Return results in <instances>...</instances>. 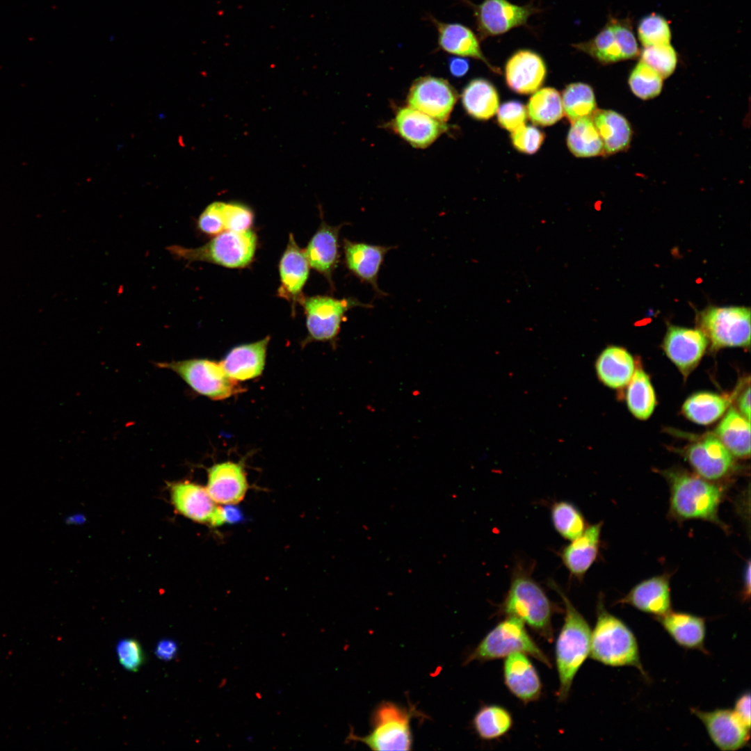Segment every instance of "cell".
I'll return each mask as SVG.
<instances>
[{"instance_id": "14", "label": "cell", "mask_w": 751, "mask_h": 751, "mask_svg": "<svg viewBox=\"0 0 751 751\" xmlns=\"http://www.w3.org/2000/svg\"><path fill=\"white\" fill-rule=\"evenodd\" d=\"M172 504L177 510L196 522L218 526L225 523L223 508L218 506L206 488L188 481L172 485Z\"/></svg>"}, {"instance_id": "43", "label": "cell", "mask_w": 751, "mask_h": 751, "mask_svg": "<svg viewBox=\"0 0 751 751\" xmlns=\"http://www.w3.org/2000/svg\"><path fill=\"white\" fill-rule=\"evenodd\" d=\"M638 35L644 47L670 44L671 39L668 21L656 13L649 14L641 19L638 25Z\"/></svg>"}, {"instance_id": "16", "label": "cell", "mask_w": 751, "mask_h": 751, "mask_svg": "<svg viewBox=\"0 0 751 751\" xmlns=\"http://www.w3.org/2000/svg\"><path fill=\"white\" fill-rule=\"evenodd\" d=\"M703 723L713 744L722 751H734L745 747L750 740V729L728 709L704 711L691 709Z\"/></svg>"}, {"instance_id": "11", "label": "cell", "mask_w": 751, "mask_h": 751, "mask_svg": "<svg viewBox=\"0 0 751 751\" xmlns=\"http://www.w3.org/2000/svg\"><path fill=\"white\" fill-rule=\"evenodd\" d=\"M465 1L473 8L481 40L526 25L530 16L538 11L531 5L518 6L508 0H484L478 5Z\"/></svg>"}, {"instance_id": "55", "label": "cell", "mask_w": 751, "mask_h": 751, "mask_svg": "<svg viewBox=\"0 0 751 751\" xmlns=\"http://www.w3.org/2000/svg\"><path fill=\"white\" fill-rule=\"evenodd\" d=\"M743 597L746 599L750 597V563L748 562L747 566L745 569L744 577H743Z\"/></svg>"}, {"instance_id": "30", "label": "cell", "mask_w": 751, "mask_h": 751, "mask_svg": "<svg viewBox=\"0 0 751 751\" xmlns=\"http://www.w3.org/2000/svg\"><path fill=\"white\" fill-rule=\"evenodd\" d=\"M601 139L604 155L626 150L631 140L632 130L628 120L612 110H596L591 116Z\"/></svg>"}, {"instance_id": "13", "label": "cell", "mask_w": 751, "mask_h": 751, "mask_svg": "<svg viewBox=\"0 0 751 751\" xmlns=\"http://www.w3.org/2000/svg\"><path fill=\"white\" fill-rule=\"evenodd\" d=\"M395 245H381L343 239L344 264L348 272L362 282L371 285L378 296L388 294L380 289L378 280L379 272L387 252Z\"/></svg>"}, {"instance_id": "48", "label": "cell", "mask_w": 751, "mask_h": 751, "mask_svg": "<svg viewBox=\"0 0 751 751\" xmlns=\"http://www.w3.org/2000/svg\"><path fill=\"white\" fill-rule=\"evenodd\" d=\"M117 654L121 665L128 670H138L145 661L143 651L138 641L132 638L120 640L117 645Z\"/></svg>"}, {"instance_id": "15", "label": "cell", "mask_w": 751, "mask_h": 751, "mask_svg": "<svg viewBox=\"0 0 751 751\" xmlns=\"http://www.w3.org/2000/svg\"><path fill=\"white\" fill-rule=\"evenodd\" d=\"M685 456L696 474L709 481L725 478L734 467V455L713 435L690 445Z\"/></svg>"}, {"instance_id": "32", "label": "cell", "mask_w": 751, "mask_h": 751, "mask_svg": "<svg viewBox=\"0 0 751 751\" xmlns=\"http://www.w3.org/2000/svg\"><path fill=\"white\" fill-rule=\"evenodd\" d=\"M462 103L467 113L478 120L492 118L499 108L498 93L489 81L483 79L471 80L462 93Z\"/></svg>"}, {"instance_id": "20", "label": "cell", "mask_w": 751, "mask_h": 751, "mask_svg": "<svg viewBox=\"0 0 751 751\" xmlns=\"http://www.w3.org/2000/svg\"><path fill=\"white\" fill-rule=\"evenodd\" d=\"M206 489L216 503H239L248 489L243 467L239 462L231 461L215 464L208 469Z\"/></svg>"}, {"instance_id": "29", "label": "cell", "mask_w": 751, "mask_h": 751, "mask_svg": "<svg viewBox=\"0 0 751 751\" xmlns=\"http://www.w3.org/2000/svg\"><path fill=\"white\" fill-rule=\"evenodd\" d=\"M595 369L603 384L612 389H621L629 383L636 369L634 360L627 350L611 346L599 355Z\"/></svg>"}, {"instance_id": "1", "label": "cell", "mask_w": 751, "mask_h": 751, "mask_svg": "<svg viewBox=\"0 0 751 751\" xmlns=\"http://www.w3.org/2000/svg\"><path fill=\"white\" fill-rule=\"evenodd\" d=\"M670 490V514L677 520L702 519L725 529L718 515L722 489L697 474L681 469L661 472Z\"/></svg>"}, {"instance_id": "28", "label": "cell", "mask_w": 751, "mask_h": 751, "mask_svg": "<svg viewBox=\"0 0 751 751\" xmlns=\"http://www.w3.org/2000/svg\"><path fill=\"white\" fill-rule=\"evenodd\" d=\"M655 617L678 645L706 653L704 648L706 623L703 617L671 610Z\"/></svg>"}, {"instance_id": "47", "label": "cell", "mask_w": 751, "mask_h": 751, "mask_svg": "<svg viewBox=\"0 0 751 751\" xmlns=\"http://www.w3.org/2000/svg\"><path fill=\"white\" fill-rule=\"evenodd\" d=\"M527 111L525 106L517 101L503 104L497 111V119L500 126L511 132L525 124Z\"/></svg>"}, {"instance_id": "33", "label": "cell", "mask_w": 751, "mask_h": 751, "mask_svg": "<svg viewBox=\"0 0 751 751\" xmlns=\"http://www.w3.org/2000/svg\"><path fill=\"white\" fill-rule=\"evenodd\" d=\"M729 403V399L725 396L710 392H699L685 401L683 412L692 421L708 425L719 419Z\"/></svg>"}, {"instance_id": "23", "label": "cell", "mask_w": 751, "mask_h": 751, "mask_svg": "<svg viewBox=\"0 0 751 751\" xmlns=\"http://www.w3.org/2000/svg\"><path fill=\"white\" fill-rule=\"evenodd\" d=\"M503 679L507 688L524 703L537 700L542 692L539 675L527 654L514 652L506 656Z\"/></svg>"}, {"instance_id": "35", "label": "cell", "mask_w": 751, "mask_h": 751, "mask_svg": "<svg viewBox=\"0 0 751 751\" xmlns=\"http://www.w3.org/2000/svg\"><path fill=\"white\" fill-rule=\"evenodd\" d=\"M473 727L483 740L499 738L511 729L513 720L511 713L504 707L496 704L485 705L475 714Z\"/></svg>"}, {"instance_id": "40", "label": "cell", "mask_w": 751, "mask_h": 751, "mask_svg": "<svg viewBox=\"0 0 751 751\" xmlns=\"http://www.w3.org/2000/svg\"><path fill=\"white\" fill-rule=\"evenodd\" d=\"M551 519L557 533L570 541L580 536L587 528L581 510L569 501L555 502L551 508Z\"/></svg>"}, {"instance_id": "49", "label": "cell", "mask_w": 751, "mask_h": 751, "mask_svg": "<svg viewBox=\"0 0 751 751\" xmlns=\"http://www.w3.org/2000/svg\"><path fill=\"white\" fill-rule=\"evenodd\" d=\"M512 143L519 151L526 154H533L540 147L544 139V134L534 126L525 124L512 132Z\"/></svg>"}, {"instance_id": "6", "label": "cell", "mask_w": 751, "mask_h": 751, "mask_svg": "<svg viewBox=\"0 0 751 751\" xmlns=\"http://www.w3.org/2000/svg\"><path fill=\"white\" fill-rule=\"evenodd\" d=\"M417 713L414 707L407 709L391 702H382L373 712L371 732L364 736L350 733L348 738L373 750H410L412 745L410 724Z\"/></svg>"}, {"instance_id": "37", "label": "cell", "mask_w": 751, "mask_h": 751, "mask_svg": "<svg viewBox=\"0 0 751 751\" xmlns=\"http://www.w3.org/2000/svg\"><path fill=\"white\" fill-rule=\"evenodd\" d=\"M526 111L536 124L549 126L556 123L564 114L559 92L552 88L538 90L530 98Z\"/></svg>"}, {"instance_id": "19", "label": "cell", "mask_w": 751, "mask_h": 751, "mask_svg": "<svg viewBox=\"0 0 751 751\" xmlns=\"http://www.w3.org/2000/svg\"><path fill=\"white\" fill-rule=\"evenodd\" d=\"M346 225L334 226L322 221L303 250L309 266L327 279L332 290L334 289L332 275L340 259L339 232Z\"/></svg>"}, {"instance_id": "54", "label": "cell", "mask_w": 751, "mask_h": 751, "mask_svg": "<svg viewBox=\"0 0 751 751\" xmlns=\"http://www.w3.org/2000/svg\"><path fill=\"white\" fill-rule=\"evenodd\" d=\"M223 515L225 522L228 523H237L243 519V515L240 510L232 505H227L226 507L223 508Z\"/></svg>"}, {"instance_id": "9", "label": "cell", "mask_w": 751, "mask_h": 751, "mask_svg": "<svg viewBox=\"0 0 751 751\" xmlns=\"http://www.w3.org/2000/svg\"><path fill=\"white\" fill-rule=\"evenodd\" d=\"M700 325L714 349L750 346L749 307H708L700 313Z\"/></svg>"}, {"instance_id": "52", "label": "cell", "mask_w": 751, "mask_h": 751, "mask_svg": "<svg viewBox=\"0 0 751 751\" xmlns=\"http://www.w3.org/2000/svg\"><path fill=\"white\" fill-rule=\"evenodd\" d=\"M449 68L453 76L461 77L468 72L469 63L462 57H452L449 60Z\"/></svg>"}, {"instance_id": "12", "label": "cell", "mask_w": 751, "mask_h": 751, "mask_svg": "<svg viewBox=\"0 0 751 751\" xmlns=\"http://www.w3.org/2000/svg\"><path fill=\"white\" fill-rule=\"evenodd\" d=\"M456 101V91L449 82L433 76L416 79L407 95L408 106L442 122L449 118Z\"/></svg>"}, {"instance_id": "36", "label": "cell", "mask_w": 751, "mask_h": 751, "mask_svg": "<svg viewBox=\"0 0 751 751\" xmlns=\"http://www.w3.org/2000/svg\"><path fill=\"white\" fill-rule=\"evenodd\" d=\"M627 403L630 412L638 419H647L656 406V395L648 375L638 368L628 383Z\"/></svg>"}, {"instance_id": "42", "label": "cell", "mask_w": 751, "mask_h": 751, "mask_svg": "<svg viewBox=\"0 0 751 751\" xmlns=\"http://www.w3.org/2000/svg\"><path fill=\"white\" fill-rule=\"evenodd\" d=\"M640 56V60L656 71L663 79L670 76L677 67V55L670 44L644 47Z\"/></svg>"}, {"instance_id": "3", "label": "cell", "mask_w": 751, "mask_h": 751, "mask_svg": "<svg viewBox=\"0 0 751 751\" xmlns=\"http://www.w3.org/2000/svg\"><path fill=\"white\" fill-rule=\"evenodd\" d=\"M590 655L606 665L633 666L647 676L633 633L623 621L605 608L602 595H599L597 604V620L591 631Z\"/></svg>"}, {"instance_id": "17", "label": "cell", "mask_w": 751, "mask_h": 751, "mask_svg": "<svg viewBox=\"0 0 751 751\" xmlns=\"http://www.w3.org/2000/svg\"><path fill=\"white\" fill-rule=\"evenodd\" d=\"M309 267L304 250L298 245L291 233L279 262L280 285L277 296L288 301L293 314L305 296L302 289L309 277Z\"/></svg>"}, {"instance_id": "10", "label": "cell", "mask_w": 751, "mask_h": 751, "mask_svg": "<svg viewBox=\"0 0 751 751\" xmlns=\"http://www.w3.org/2000/svg\"><path fill=\"white\" fill-rule=\"evenodd\" d=\"M196 392L213 400H223L243 391L230 378L222 364L207 359H192L165 364Z\"/></svg>"}, {"instance_id": "34", "label": "cell", "mask_w": 751, "mask_h": 751, "mask_svg": "<svg viewBox=\"0 0 751 751\" xmlns=\"http://www.w3.org/2000/svg\"><path fill=\"white\" fill-rule=\"evenodd\" d=\"M567 143L569 150L578 157L604 155L603 143L591 117L572 122Z\"/></svg>"}, {"instance_id": "27", "label": "cell", "mask_w": 751, "mask_h": 751, "mask_svg": "<svg viewBox=\"0 0 751 751\" xmlns=\"http://www.w3.org/2000/svg\"><path fill=\"white\" fill-rule=\"evenodd\" d=\"M601 526V522L587 526L580 536L572 540L560 551L563 563L570 573L578 579L583 577L597 557Z\"/></svg>"}, {"instance_id": "7", "label": "cell", "mask_w": 751, "mask_h": 751, "mask_svg": "<svg viewBox=\"0 0 751 751\" xmlns=\"http://www.w3.org/2000/svg\"><path fill=\"white\" fill-rule=\"evenodd\" d=\"M514 652L524 653L548 668L552 666L547 655L527 632L524 623L510 616H507L487 633L467 656L464 664L498 659Z\"/></svg>"}, {"instance_id": "44", "label": "cell", "mask_w": 751, "mask_h": 751, "mask_svg": "<svg viewBox=\"0 0 751 751\" xmlns=\"http://www.w3.org/2000/svg\"><path fill=\"white\" fill-rule=\"evenodd\" d=\"M223 218L225 231L241 232L250 229L254 223L255 214L253 211L245 204L224 202Z\"/></svg>"}, {"instance_id": "50", "label": "cell", "mask_w": 751, "mask_h": 751, "mask_svg": "<svg viewBox=\"0 0 751 751\" xmlns=\"http://www.w3.org/2000/svg\"><path fill=\"white\" fill-rule=\"evenodd\" d=\"M733 711L741 722L750 729V694L749 692L743 693L736 700Z\"/></svg>"}, {"instance_id": "51", "label": "cell", "mask_w": 751, "mask_h": 751, "mask_svg": "<svg viewBox=\"0 0 751 751\" xmlns=\"http://www.w3.org/2000/svg\"><path fill=\"white\" fill-rule=\"evenodd\" d=\"M177 652V644L170 639L160 640L155 649L156 656L165 661L172 660L176 656Z\"/></svg>"}, {"instance_id": "41", "label": "cell", "mask_w": 751, "mask_h": 751, "mask_svg": "<svg viewBox=\"0 0 751 751\" xmlns=\"http://www.w3.org/2000/svg\"><path fill=\"white\" fill-rule=\"evenodd\" d=\"M663 79L656 71L640 60L629 75V85L636 97L647 100L661 93Z\"/></svg>"}, {"instance_id": "46", "label": "cell", "mask_w": 751, "mask_h": 751, "mask_svg": "<svg viewBox=\"0 0 751 751\" xmlns=\"http://www.w3.org/2000/svg\"><path fill=\"white\" fill-rule=\"evenodd\" d=\"M623 60L634 58L639 55V49L629 22L614 18L610 19Z\"/></svg>"}, {"instance_id": "24", "label": "cell", "mask_w": 751, "mask_h": 751, "mask_svg": "<svg viewBox=\"0 0 751 751\" xmlns=\"http://www.w3.org/2000/svg\"><path fill=\"white\" fill-rule=\"evenodd\" d=\"M429 18L437 30L439 49L451 55L480 60L494 72H499L483 54L479 39L471 29L459 23L439 21L431 15Z\"/></svg>"}, {"instance_id": "2", "label": "cell", "mask_w": 751, "mask_h": 751, "mask_svg": "<svg viewBox=\"0 0 751 751\" xmlns=\"http://www.w3.org/2000/svg\"><path fill=\"white\" fill-rule=\"evenodd\" d=\"M549 586L561 597L565 621L556 643V662L559 677L558 700L567 698L574 677L590 654L591 630L587 621L561 588L550 580Z\"/></svg>"}, {"instance_id": "53", "label": "cell", "mask_w": 751, "mask_h": 751, "mask_svg": "<svg viewBox=\"0 0 751 751\" xmlns=\"http://www.w3.org/2000/svg\"><path fill=\"white\" fill-rule=\"evenodd\" d=\"M740 413L748 421L750 420V387L748 385L738 399Z\"/></svg>"}, {"instance_id": "26", "label": "cell", "mask_w": 751, "mask_h": 751, "mask_svg": "<svg viewBox=\"0 0 751 751\" xmlns=\"http://www.w3.org/2000/svg\"><path fill=\"white\" fill-rule=\"evenodd\" d=\"M270 336L257 341L231 349L220 362L228 376L236 381H245L261 375L266 363Z\"/></svg>"}, {"instance_id": "38", "label": "cell", "mask_w": 751, "mask_h": 751, "mask_svg": "<svg viewBox=\"0 0 751 751\" xmlns=\"http://www.w3.org/2000/svg\"><path fill=\"white\" fill-rule=\"evenodd\" d=\"M563 113L572 122L585 117H591L597 110L592 88L586 83L568 85L563 91Z\"/></svg>"}, {"instance_id": "5", "label": "cell", "mask_w": 751, "mask_h": 751, "mask_svg": "<svg viewBox=\"0 0 751 751\" xmlns=\"http://www.w3.org/2000/svg\"><path fill=\"white\" fill-rule=\"evenodd\" d=\"M257 246V234L249 229L241 232L224 231L200 247L172 245L167 247V250L175 257L188 263L204 261L226 268H242L252 262Z\"/></svg>"}, {"instance_id": "39", "label": "cell", "mask_w": 751, "mask_h": 751, "mask_svg": "<svg viewBox=\"0 0 751 751\" xmlns=\"http://www.w3.org/2000/svg\"><path fill=\"white\" fill-rule=\"evenodd\" d=\"M572 46L603 64L613 63L623 60L610 20L593 38L574 44Z\"/></svg>"}, {"instance_id": "18", "label": "cell", "mask_w": 751, "mask_h": 751, "mask_svg": "<svg viewBox=\"0 0 751 751\" xmlns=\"http://www.w3.org/2000/svg\"><path fill=\"white\" fill-rule=\"evenodd\" d=\"M709 340L699 329L671 325L664 337L663 348L671 361L686 377L697 365Z\"/></svg>"}, {"instance_id": "25", "label": "cell", "mask_w": 751, "mask_h": 751, "mask_svg": "<svg viewBox=\"0 0 751 751\" xmlns=\"http://www.w3.org/2000/svg\"><path fill=\"white\" fill-rule=\"evenodd\" d=\"M670 578L668 574L656 576L635 586L618 604H628L656 617L671 610Z\"/></svg>"}, {"instance_id": "31", "label": "cell", "mask_w": 751, "mask_h": 751, "mask_svg": "<svg viewBox=\"0 0 751 751\" xmlns=\"http://www.w3.org/2000/svg\"><path fill=\"white\" fill-rule=\"evenodd\" d=\"M716 437L734 456L746 458L750 454V424L735 409L729 410L716 430Z\"/></svg>"}, {"instance_id": "21", "label": "cell", "mask_w": 751, "mask_h": 751, "mask_svg": "<svg viewBox=\"0 0 751 751\" xmlns=\"http://www.w3.org/2000/svg\"><path fill=\"white\" fill-rule=\"evenodd\" d=\"M391 127L403 139L417 148L428 147L448 129L444 122L410 106L397 111Z\"/></svg>"}, {"instance_id": "8", "label": "cell", "mask_w": 751, "mask_h": 751, "mask_svg": "<svg viewBox=\"0 0 751 751\" xmlns=\"http://www.w3.org/2000/svg\"><path fill=\"white\" fill-rule=\"evenodd\" d=\"M300 305L304 308L308 340L333 341L339 333L346 314L355 307L372 308L355 297L336 298L330 296H304Z\"/></svg>"}, {"instance_id": "45", "label": "cell", "mask_w": 751, "mask_h": 751, "mask_svg": "<svg viewBox=\"0 0 751 751\" xmlns=\"http://www.w3.org/2000/svg\"><path fill=\"white\" fill-rule=\"evenodd\" d=\"M223 204L222 202H214L207 206L200 214L197 226L202 233L214 236L225 231Z\"/></svg>"}, {"instance_id": "22", "label": "cell", "mask_w": 751, "mask_h": 751, "mask_svg": "<svg viewBox=\"0 0 751 751\" xmlns=\"http://www.w3.org/2000/svg\"><path fill=\"white\" fill-rule=\"evenodd\" d=\"M547 69L542 58L529 49L512 55L505 67L506 80L510 89L519 94L535 92L542 84Z\"/></svg>"}, {"instance_id": "4", "label": "cell", "mask_w": 751, "mask_h": 751, "mask_svg": "<svg viewBox=\"0 0 751 751\" xmlns=\"http://www.w3.org/2000/svg\"><path fill=\"white\" fill-rule=\"evenodd\" d=\"M556 606L541 586L522 569L513 573L501 612L526 624L549 642L554 638L551 619Z\"/></svg>"}]
</instances>
